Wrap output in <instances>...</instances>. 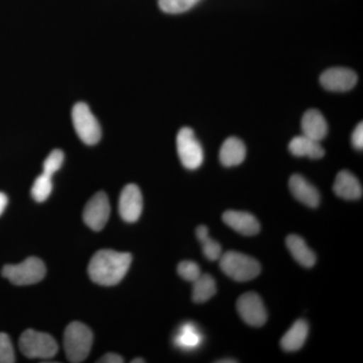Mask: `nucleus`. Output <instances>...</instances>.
Masks as SVG:
<instances>
[{"mask_svg":"<svg viewBox=\"0 0 363 363\" xmlns=\"http://www.w3.org/2000/svg\"><path fill=\"white\" fill-rule=\"evenodd\" d=\"M218 363H225V362H228V363H233V362H236V360H219V362H217Z\"/></svg>","mask_w":363,"mask_h":363,"instance_id":"2f4dec72","label":"nucleus"},{"mask_svg":"<svg viewBox=\"0 0 363 363\" xmlns=\"http://www.w3.org/2000/svg\"><path fill=\"white\" fill-rule=\"evenodd\" d=\"M16 362V354L11 338L6 333H0V363Z\"/></svg>","mask_w":363,"mask_h":363,"instance_id":"bb28decb","label":"nucleus"},{"mask_svg":"<svg viewBox=\"0 0 363 363\" xmlns=\"http://www.w3.org/2000/svg\"><path fill=\"white\" fill-rule=\"evenodd\" d=\"M52 190V183L51 177L42 175L35 179L32 188V196L35 201L42 203L49 198Z\"/></svg>","mask_w":363,"mask_h":363,"instance_id":"4be33fe9","label":"nucleus"},{"mask_svg":"<svg viewBox=\"0 0 363 363\" xmlns=\"http://www.w3.org/2000/svg\"><path fill=\"white\" fill-rule=\"evenodd\" d=\"M133 257L128 252L102 250L93 255L88 267V274L95 284L116 286L123 281L130 269Z\"/></svg>","mask_w":363,"mask_h":363,"instance_id":"f257e3e1","label":"nucleus"},{"mask_svg":"<svg viewBox=\"0 0 363 363\" xmlns=\"http://www.w3.org/2000/svg\"><path fill=\"white\" fill-rule=\"evenodd\" d=\"M357 75L354 71L347 68L335 67L322 73L320 83L325 89L332 92H346L357 85Z\"/></svg>","mask_w":363,"mask_h":363,"instance_id":"9b49d317","label":"nucleus"},{"mask_svg":"<svg viewBox=\"0 0 363 363\" xmlns=\"http://www.w3.org/2000/svg\"><path fill=\"white\" fill-rule=\"evenodd\" d=\"M286 245L294 259L297 260L301 266L312 267L316 264V255L311 248L308 247L304 238L296 235V234H292V235H289L286 238Z\"/></svg>","mask_w":363,"mask_h":363,"instance_id":"a211bd4d","label":"nucleus"},{"mask_svg":"<svg viewBox=\"0 0 363 363\" xmlns=\"http://www.w3.org/2000/svg\"><path fill=\"white\" fill-rule=\"evenodd\" d=\"M303 135L312 140L321 142L328 133V124L326 119L317 109H310L302 118Z\"/></svg>","mask_w":363,"mask_h":363,"instance_id":"2eb2a0df","label":"nucleus"},{"mask_svg":"<svg viewBox=\"0 0 363 363\" xmlns=\"http://www.w3.org/2000/svg\"><path fill=\"white\" fill-rule=\"evenodd\" d=\"M247 157V147L238 138H227L222 145L219 159L225 167H235L242 164Z\"/></svg>","mask_w":363,"mask_h":363,"instance_id":"dca6fc26","label":"nucleus"},{"mask_svg":"<svg viewBox=\"0 0 363 363\" xmlns=\"http://www.w3.org/2000/svg\"><path fill=\"white\" fill-rule=\"evenodd\" d=\"M333 191L338 197L345 200H357L362 196V184L348 171L339 172L334 182Z\"/></svg>","mask_w":363,"mask_h":363,"instance_id":"4468645a","label":"nucleus"},{"mask_svg":"<svg viewBox=\"0 0 363 363\" xmlns=\"http://www.w3.org/2000/svg\"><path fill=\"white\" fill-rule=\"evenodd\" d=\"M47 269L44 262L38 257H30L18 264H6L1 274L16 286H28L44 279Z\"/></svg>","mask_w":363,"mask_h":363,"instance_id":"39448f33","label":"nucleus"},{"mask_svg":"<svg viewBox=\"0 0 363 363\" xmlns=\"http://www.w3.org/2000/svg\"><path fill=\"white\" fill-rule=\"evenodd\" d=\"M64 157L65 156H64V152L61 150H52L51 154L45 160L43 174L52 178V175L61 169L64 162Z\"/></svg>","mask_w":363,"mask_h":363,"instance_id":"b1692460","label":"nucleus"},{"mask_svg":"<svg viewBox=\"0 0 363 363\" xmlns=\"http://www.w3.org/2000/svg\"><path fill=\"white\" fill-rule=\"evenodd\" d=\"M7 203H9V198H7V196L4 194V193L0 192V216H1L4 210H6Z\"/></svg>","mask_w":363,"mask_h":363,"instance_id":"c756f323","label":"nucleus"},{"mask_svg":"<svg viewBox=\"0 0 363 363\" xmlns=\"http://www.w3.org/2000/svg\"><path fill=\"white\" fill-rule=\"evenodd\" d=\"M72 121L76 133L83 143L93 145L99 142L101 138V128L87 104L79 102L73 107Z\"/></svg>","mask_w":363,"mask_h":363,"instance_id":"423d86ee","label":"nucleus"},{"mask_svg":"<svg viewBox=\"0 0 363 363\" xmlns=\"http://www.w3.org/2000/svg\"><path fill=\"white\" fill-rule=\"evenodd\" d=\"M97 362L100 363H123L124 359L121 355L116 354V353H106Z\"/></svg>","mask_w":363,"mask_h":363,"instance_id":"c85d7f7f","label":"nucleus"},{"mask_svg":"<svg viewBox=\"0 0 363 363\" xmlns=\"http://www.w3.org/2000/svg\"><path fill=\"white\" fill-rule=\"evenodd\" d=\"M200 0H159V6L164 13L178 14L192 9Z\"/></svg>","mask_w":363,"mask_h":363,"instance_id":"5701e85b","label":"nucleus"},{"mask_svg":"<svg viewBox=\"0 0 363 363\" xmlns=\"http://www.w3.org/2000/svg\"><path fill=\"white\" fill-rule=\"evenodd\" d=\"M111 210L107 195L104 192H98L86 204L83 220L92 230H102L111 216Z\"/></svg>","mask_w":363,"mask_h":363,"instance_id":"1a4fd4ad","label":"nucleus"},{"mask_svg":"<svg viewBox=\"0 0 363 363\" xmlns=\"http://www.w3.org/2000/svg\"><path fill=\"white\" fill-rule=\"evenodd\" d=\"M289 150L295 157H308L312 160L321 159L325 150L320 142L305 135L296 136L289 143Z\"/></svg>","mask_w":363,"mask_h":363,"instance_id":"f3484780","label":"nucleus"},{"mask_svg":"<svg viewBox=\"0 0 363 363\" xmlns=\"http://www.w3.org/2000/svg\"><path fill=\"white\" fill-rule=\"evenodd\" d=\"M196 235L202 243L203 253L210 262H215L220 259L222 255L221 245L216 240H212L208 234V228L205 225H200L196 229Z\"/></svg>","mask_w":363,"mask_h":363,"instance_id":"412c9836","label":"nucleus"},{"mask_svg":"<svg viewBox=\"0 0 363 363\" xmlns=\"http://www.w3.org/2000/svg\"><path fill=\"white\" fill-rule=\"evenodd\" d=\"M222 219L226 225L233 228L236 233H240L241 235H257L260 230L259 220L252 214L247 213V212L229 210V211L224 212Z\"/></svg>","mask_w":363,"mask_h":363,"instance_id":"f8f14e48","label":"nucleus"},{"mask_svg":"<svg viewBox=\"0 0 363 363\" xmlns=\"http://www.w3.org/2000/svg\"><path fill=\"white\" fill-rule=\"evenodd\" d=\"M351 143L353 147L357 150H362L363 147V124L359 123L357 124L355 130H353L352 136H351Z\"/></svg>","mask_w":363,"mask_h":363,"instance_id":"cd10ccee","label":"nucleus"},{"mask_svg":"<svg viewBox=\"0 0 363 363\" xmlns=\"http://www.w3.org/2000/svg\"><path fill=\"white\" fill-rule=\"evenodd\" d=\"M238 312L245 323L252 327H260L266 323L267 313L262 298L257 293L248 292L238 300Z\"/></svg>","mask_w":363,"mask_h":363,"instance_id":"6e6552de","label":"nucleus"},{"mask_svg":"<svg viewBox=\"0 0 363 363\" xmlns=\"http://www.w3.org/2000/svg\"><path fill=\"white\" fill-rule=\"evenodd\" d=\"M176 342L182 347H194L200 342V337L197 333H196L195 329L191 325L184 326L182 328L180 335L177 338Z\"/></svg>","mask_w":363,"mask_h":363,"instance_id":"a878e982","label":"nucleus"},{"mask_svg":"<svg viewBox=\"0 0 363 363\" xmlns=\"http://www.w3.org/2000/svg\"><path fill=\"white\" fill-rule=\"evenodd\" d=\"M93 334L89 327L81 322H73L67 326L64 333V350L69 362H85L92 347Z\"/></svg>","mask_w":363,"mask_h":363,"instance_id":"f03ea898","label":"nucleus"},{"mask_svg":"<svg viewBox=\"0 0 363 363\" xmlns=\"http://www.w3.org/2000/svg\"><path fill=\"white\" fill-rule=\"evenodd\" d=\"M178 274L182 279L192 281V283L201 276L199 266L194 262H190V260H185V262L179 264Z\"/></svg>","mask_w":363,"mask_h":363,"instance_id":"393cba45","label":"nucleus"},{"mask_svg":"<svg viewBox=\"0 0 363 363\" xmlns=\"http://www.w3.org/2000/svg\"><path fill=\"white\" fill-rule=\"evenodd\" d=\"M289 187L294 197L306 206L316 208L320 204L319 191L306 180L304 177L298 174L291 177Z\"/></svg>","mask_w":363,"mask_h":363,"instance_id":"ddd939ff","label":"nucleus"},{"mask_svg":"<svg viewBox=\"0 0 363 363\" xmlns=\"http://www.w3.org/2000/svg\"><path fill=\"white\" fill-rule=\"evenodd\" d=\"M177 150L182 164L188 169H197L204 162V150L190 128H183L177 135Z\"/></svg>","mask_w":363,"mask_h":363,"instance_id":"0eeeda50","label":"nucleus"},{"mask_svg":"<svg viewBox=\"0 0 363 363\" xmlns=\"http://www.w3.org/2000/svg\"><path fill=\"white\" fill-rule=\"evenodd\" d=\"M143 195L140 189L135 184L123 188L119 197V214L128 223L138 221L143 212Z\"/></svg>","mask_w":363,"mask_h":363,"instance_id":"9d476101","label":"nucleus"},{"mask_svg":"<svg viewBox=\"0 0 363 363\" xmlns=\"http://www.w3.org/2000/svg\"><path fill=\"white\" fill-rule=\"evenodd\" d=\"M219 259L221 271L236 281H252L262 272L259 262L243 253L227 252Z\"/></svg>","mask_w":363,"mask_h":363,"instance_id":"7ed1b4c3","label":"nucleus"},{"mask_svg":"<svg viewBox=\"0 0 363 363\" xmlns=\"http://www.w3.org/2000/svg\"><path fill=\"white\" fill-rule=\"evenodd\" d=\"M216 294V283L210 274H201L193 281L192 298L195 303H205Z\"/></svg>","mask_w":363,"mask_h":363,"instance_id":"aec40b11","label":"nucleus"},{"mask_svg":"<svg viewBox=\"0 0 363 363\" xmlns=\"http://www.w3.org/2000/svg\"><path fill=\"white\" fill-rule=\"evenodd\" d=\"M133 363H143L145 362V360L143 359V358H136V359H133Z\"/></svg>","mask_w":363,"mask_h":363,"instance_id":"7c9ffc66","label":"nucleus"},{"mask_svg":"<svg viewBox=\"0 0 363 363\" xmlns=\"http://www.w3.org/2000/svg\"><path fill=\"white\" fill-rule=\"evenodd\" d=\"M21 353L26 357L50 359L58 352V343L50 334L28 329L20 338Z\"/></svg>","mask_w":363,"mask_h":363,"instance_id":"20e7f679","label":"nucleus"},{"mask_svg":"<svg viewBox=\"0 0 363 363\" xmlns=\"http://www.w3.org/2000/svg\"><path fill=\"white\" fill-rule=\"evenodd\" d=\"M308 334H309L308 322L304 319L298 320L281 338V348L288 352L301 350L305 344Z\"/></svg>","mask_w":363,"mask_h":363,"instance_id":"6ab92c4d","label":"nucleus"}]
</instances>
